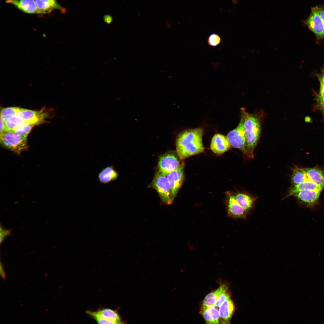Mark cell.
Segmentation results:
<instances>
[{"mask_svg":"<svg viewBox=\"0 0 324 324\" xmlns=\"http://www.w3.org/2000/svg\"><path fill=\"white\" fill-rule=\"evenodd\" d=\"M306 178L304 182L299 184L292 185L289 190L286 197L294 196L297 193L302 190H316L320 191L322 190V189L309 179L306 173Z\"/></svg>","mask_w":324,"mask_h":324,"instance_id":"17","label":"cell"},{"mask_svg":"<svg viewBox=\"0 0 324 324\" xmlns=\"http://www.w3.org/2000/svg\"></svg>","mask_w":324,"mask_h":324,"instance_id":"40","label":"cell"},{"mask_svg":"<svg viewBox=\"0 0 324 324\" xmlns=\"http://www.w3.org/2000/svg\"><path fill=\"white\" fill-rule=\"evenodd\" d=\"M220 37L215 33L211 34L208 36L207 42L208 45L212 47H215L219 45L221 42Z\"/></svg>","mask_w":324,"mask_h":324,"instance_id":"26","label":"cell"},{"mask_svg":"<svg viewBox=\"0 0 324 324\" xmlns=\"http://www.w3.org/2000/svg\"><path fill=\"white\" fill-rule=\"evenodd\" d=\"M104 21L108 24H110L113 21L112 17L110 15L107 14L103 17Z\"/></svg>","mask_w":324,"mask_h":324,"instance_id":"33","label":"cell"},{"mask_svg":"<svg viewBox=\"0 0 324 324\" xmlns=\"http://www.w3.org/2000/svg\"><path fill=\"white\" fill-rule=\"evenodd\" d=\"M5 131V122L0 118V135Z\"/></svg>","mask_w":324,"mask_h":324,"instance_id":"34","label":"cell"},{"mask_svg":"<svg viewBox=\"0 0 324 324\" xmlns=\"http://www.w3.org/2000/svg\"><path fill=\"white\" fill-rule=\"evenodd\" d=\"M319 14L324 24V8L319 7Z\"/></svg>","mask_w":324,"mask_h":324,"instance_id":"36","label":"cell"},{"mask_svg":"<svg viewBox=\"0 0 324 324\" xmlns=\"http://www.w3.org/2000/svg\"><path fill=\"white\" fill-rule=\"evenodd\" d=\"M320 83L324 84V74L320 79Z\"/></svg>","mask_w":324,"mask_h":324,"instance_id":"37","label":"cell"},{"mask_svg":"<svg viewBox=\"0 0 324 324\" xmlns=\"http://www.w3.org/2000/svg\"><path fill=\"white\" fill-rule=\"evenodd\" d=\"M233 2L235 3L237 2L238 0H232Z\"/></svg>","mask_w":324,"mask_h":324,"instance_id":"38","label":"cell"},{"mask_svg":"<svg viewBox=\"0 0 324 324\" xmlns=\"http://www.w3.org/2000/svg\"><path fill=\"white\" fill-rule=\"evenodd\" d=\"M228 290L223 292L219 296L215 302L214 305L219 308L226 300L230 298V294Z\"/></svg>","mask_w":324,"mask_h":324,"instance_id":"29","label":"cell"},{"mask_svg":"<svg viewBox=\"0 0 324 324\" xmlns=\"http://www.w3.org/2000/svg\"><path fill=\"white\" fill-rule=\"evenodd\" d=\"M309 179L322 190L324 188V173L321 169L314 167L305 168Z\"/></svg>","mask_w":324,"mask_h":324,"instance_id":"18","label":"cell"},{"mask_svg":"<svg viewBox=\"0 0 324 324\" xmlns=\"http://www.w3.org/2000/svg\"><path fill=\"white\" fill-rule=\"evenodd\" d=\"M40 14H48L55 10L65 13L67 9L56 0H35Z\"/></svg>","mask_w":324,"mask_h":324,"instance_id":"11","label":"cell"},{"mask_svg":"<svg viewBox=\"0 0 324 324\" xmlns=\"http://www.w3.org/2000/svg\"><path fill=\"white\" fill-rule=\"evenodd\" d=\"M203 132L202 128H198L185 130L178 135L176 141V152L181 160L204 152Z\"/></svg>","mask_w":324,"mask_h":324,"instance_id":"1","label":"cell"},{"mask_svg":"<svg viewBox=\"0 0 324 324\" xmlns=\"http://www.w3.org/2000/svg\"><path fill=\"white\" fill-rule=\"evenodd\" d=\"M200 313L202 315L207 324H213L212 320L208 306L202 305L200 309Z\"/></svg>","mask_w":324,"mask_h":324,"instance_id":"28","label":"cell"},{"mask_svg":"<svg viewBox=\"0 0 324 324\" xmlns=\"http://www.w3.org/2000/svg\"><path fill=\"white\" fill-rule=\"evenodd\" d=\"M4 122L5 126V131L13 130L26 122L16 115L10 117Z\"/></svg>","mask_w":324,"mask_h":324,"instance_id":"23","label":"cell"},{"mask_svg":"<svg viewBox=\"0 0 324 324\" xmlns=\"http://www.w3.org/2000/svg\"><path fill=\"white\" fill-rule=\"evenodd\" d=\"M118 174L112 166H108L103 168L98 175L99 182L103 184H107L116 180Z\"/></svg>","mask_w":324,"mask_h":324,"instance_id":"19","label":"cell"},{"mask_svg":"<svg viewBox=\"0 0 324 324\" xmlns=\"http://www.w3.org/2000/svg\"><path fill=\"white\" fill-rule=\"evenodd\" d=\"M228 290V287L224 284H221L216 290L208 294L205 297L202 305L211 306L214 305L219 296Z\"/></svg>","mask_w":324,"mask_h":324,"instance_id":"20","label":"cell"},{"mask_svg":"<svg viewBox=\"0 0 324 324\" xmlns=\"http://www.w3.org/2000/svg\"><path fill=\"white\" fill-rule=\"evenodd\" d=\"M323 113H324V111Z\"/></svg>","mask_w":324,"mask_h":324,"instance_id":"39","label":"cell"},{"mask_svg":"<svg viewBox=\"0 0 324 324\" xmlns=\"http://www.w3.org/2000/svg\"><path fill=\"white\" fill-rule=\"evenodd\" d=\"M26 122L37 124L43 121L46 116L42 111H36L20 108L16 114Z\"/></svg>","mask_w":324,"mask_h":324,"instance_id":"12","label":"cell"},{"mask_svg":"<svg viewBox=\"0 0 324 324\" xmlns=\"http://www.w3.org/2000/svg\"><path fill=\"white\" fill-rule=\"evenodd\" d=\"M227 211L228 216L234 218H244L249 214L238 204L233 196L229 197Z\"/></svg>","mask_w":324,"mask_h":324,"instance_id":"14","label":"cell"},{"mask_svg":"<svg viewBox=\"0 0 324 324\" xmlns=\"http://www.w3.org/2000/svg\"><path fill=\"white\" fill-rule=\"evenodd\" d=\"M176 151H170L162 154L159 158L158 170L165 175L176 169L181 162Z\"/></svg>","mask_w":324,"mask_h":324,"instance_id":"6","label":"cell"},{"mask_svg":"<svg viewBox=\"0 0 324 324\" xmlns=\"http://www.w3.org/2000/svg\"><path fill=\"white\" fill-rule=\"evenodd\" d=\"M98 324H116L115 322L98 316H91Z\"/></svg>","mask_w":324,"mask_h":324,"instance_id":"30","label":"cell"},{"mask_svg":"<svg viewBox=\"0 0 324 324\" xmlns=\"http://www.w3.org/2000/svg\"><path fill=\"white\" fill-rule=\"evenodd\" d=\"M235 197L238 204L249 213L253 208L254 199L247 195L242 193L238 194Z\"/></svg>","mask_w":324,"mask_h":324,"instance_id":"21","label":"cell"},{"mask_svg":"<svg viewBox=\"0 0 324 324\" xmlns=\"http://www.w3.org/2000/svg\"><path fill=\"white\" fill-rule=\"evenodd\" d=\"M86 314L91 316H98L113 321L116 324L123 323V321L118 312L116 310L109 308L100 309L95 311L87 310Z\"/></svg>","mask_w":324,"mask_h":324,"instance_id":"15","label":"cell"},{"mask_svg":"<svg viewBox=\"0 0 324 324\" xmlns=\"http://www.w3.org/2000/svg\"><path fill=\"white\" fill-rule=\"evenodd\" d=\"M0 274L2 279H5L6 278V274L4 271L2 264L1 262L0 266Z\"/></svg>","mask_w":324,"mask_h":324,"instance_id":"35","label":"cell"},{"mask_svg":"<svg viewBox=\"0 0 324 324\" xmlns=\"http://www.w3.org/2000/svg\"><path fill=\"white\" fill-rule=\"evenodd\" d=\"M211 316L213 324H218L220 321V316L219 310L215 305L209 306Z\"/></svg>","mask_w":324,"mask_h":324,"instance_id":"27","label":"cell"},{"mask_svg":"<svg viewBox=\"0 0 324 324\" xmlns=\"http://www.w3.org/2000/svg\"><path fill=\"white\" fill-rule=\"evenodd\" d=\"M19 108L12 107L2 109L1 111L0 118L5 121L10 117L16 115Z\"/></svg>","mask_w":324,"mask_h":324,"instance_id":"25","label":"cell"},{"mask_svg":"<svg viewBox=\"0 0 324 324\" xmlns=\"http://www.w3.org/2000/svg\"><path fill=\"white\" fill-rule=\"evenodd\" d=\"M35 125L36 124L33 123L25 122L12 131L17 134L27 137Z\"/></svg>","mask_w":324,"mask_h":324,"instance_id":"24","label":"cell"},{"mask_svg":"<svg viewBox=\"0 0 324 324\" xmlns=\"http://www.w3.org/2000/svg\"><path fill=\"white\" fill-rule=\"evenodd\" d=\"M321 192L316 190H303L297 193L294 196L305 206L312 208L318 204Z\"/></svg>","mask_w":324,"mask_h":324,"instance_id":"9","label":"cell"},{"mask_svg":"<svg viewBox=\"0 0 324 324\" xmlns=\"http://www.w3.org/2000/svg\"><path fill=\"white\" fill-rule=\"evenodd\" d=\"M292 170L291 180L292 185L299 184L305 181L306 178L305 168L295 166Z\"/></svg>","mask_w":324,"mask_h":324,"instance_id":"22","label":"cell"},{"mask_svg":"<svg viewBox=\"0 0 324 324\" xmlns=\"http://www.w3.org/2000/svg\"><path fill=\"white\" fill-rule=\"evenodd\" d=\"M151 187L156 190L161 201L166 204L172 203L173 199L170 184L166 175L158 170L155 173Z\"/></svg>","mask_w":324,"mask_h":324,"instance_id":"4","label":"cell"},{"mask_svg":"<svg viewBox=\"0 0 324 324\" xmlns=\"http://www.w3.org/2000/svg\"><path fill=\"white\" fill-rule=\"evenodd\" d=\"M0 231L1 243L5 237L10 235L11 230H5L1 228Z\"/></svg>","mask_w":324,"mask_h":324,"instance_id":"32","label":"cell"},{"mask_svg":"<svg viewBox=\"0 0 324 324\" xmlns=\"http://www.w3.org/2000/svg\"><path fill=\"white\" fill-rule=\"evenodd\" d=\"M319 100L322 106H324V84L320 83Z\"/></svg>","mask_w":324,"mask_h":324,"instance_id":"31","label":"cell"},{"mask_svg":"<svg viewBox=\"0 0 324 324\" xmlns=\"http://www.w3.org/2000/svg\"><path fill=\"white\" fill-rule=\"evenodd\" d=\"M244 108L241 109V118L237 126L230 131L226 137L232 147L240 149L247 156L248 150L244 129Z\"/></svg>","mask_w":324,"mask_h":324,"instance_id":"5","label":"cell"},{"mask_svg":"<svg viewBox=\"0 0 324 324\" xmlns=\"http://www.w3.org/2000/svg\"><path fill=\"white\" fill-rule=\"evenodd\" d=\"M220 321L222 323H229L234 312L235 307L230 298L226 300L219 307Z\"/></svg>","mask_w":324,"mask_h":324,"instance_id":"16","label":"cell"},{"mask_svg":"<svg viewBox=\"0 0 324 324\" xmlns=\"http://www.w3.org/2000/svg\"><path fill=\"white\" fill-rule=\"evenodd\" d=\"M244 129L248 150L247 156L254 157V150L259 141L264 113L261 110L254 113H250L244 110Z\"/></svg>","mask_w":324,"mask_h":324,"instance_id":"2","label":"cell"},{"mask_svg":"<svg viewBox=\"0 0 324 324\" xmlns=\"http://www.w3.org/2000/svg\"><path fill=\"white\" fill-rule=\"evenodd\" d=\"M319 10L318 6L313 7L305 23L317 37L321 38L324 36V24L320 16Z\"/></svg>","mask_w":324,"mask_h":324,"instance_id":"8","label":"cell"},{"mask_svg":"<svg viewBox=\"0 0 324 324\" xmlns=\"http://www.w3.org/2000/svg\"><path fill=\"white\" fill-rule=\"evenodd\" d=\"M231 146L227 137L220 134H216L212 138L210 148L215 154L220 155L228 151Z\"/></svg>","mask_w":324,"mask_h":324,"instance_id":"10","label":"cell"},{"mask_svg":"<svg viewBox=\"0 0 324 324\" xmlns=\"http://www.w3.org/2000/svg\"><path fill=\"white\" fill-rule=\"evenodd\" d=\"M1 143L6 148L20 154L27 148V137L20 136L13 131H6L0 135Z\"/></svg>","mask_w":324,"mask_h":324,"instance_id":"3","label":"cell"},{"mask_svg":"<svg viewBox=\"0 0 324 324\" xmlns=\"http://www.w3.org/2000/svg\"><path fill=\"white\" fill-rule=\"evenodd\" d=\"M184 163L182 161L176 169L166 175L170 184L172 197L174 200L184 181Z\"/></svg>","mask_w":324,"mask_h":324,"instance_id":"7","label":"cell"},{"mask_svg":"<svg viewBox=\"0 0 324 324\" xmlns=\"http://www.w3.org/2000/svg\"><path fill=\"white\" fill-rule=\"evenodd\" d=\"M5 2L14 5L23 12L40 14L35 0H6Z\"/></svg>","mask_w":324,"mask_h":324,"instance_id":"13","label":"cell"}]
</instances>
